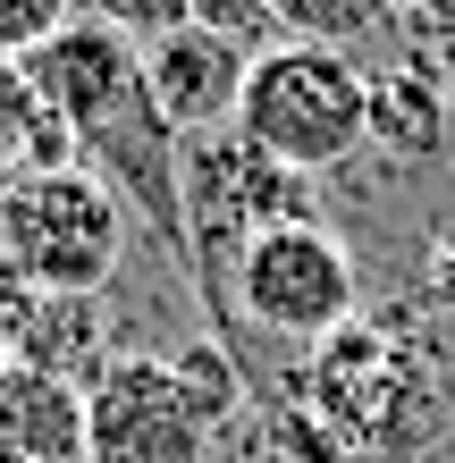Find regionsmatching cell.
Here are the masks:
<instances>
[{"label":"cell","mask_w":455,"mask_h":463,"mask_svg":"<svg viewBox=\"0 0 455 463\" xmlns=\"http://www.w3.org/2000/svg\"><path fill=\"white\" fill-rule=\"evenodd\" d=\"M25 68H34L43 101L68 118L76 160H85V169L152 228L160 253L194 279V228H185V135L160 118V101L144 85V51L127 43V34H110V25L76 17Z\"/></svg>","instance_id":"6da1fadb"},{"label":"cell","mask_w":455,"mask_h":463,"mask_svg":"<svg viewBox=\"0 0 455 463\" xmlns=\"http://www.w3.org/2000/svg\"><path fill=\"white\" fill-rule=\"evenodd\" d=\"M236 135L296 177H329L371 144V68L329 43H261L245 68Z\"/></svg>","instance_id":"7a4b0ae2"},{"label":"cell","mask_w":455,"mask_h":463,"mask_svg":"<svg viewBox=\"0 0 455 463\" xmlns=\"http://www.w3.org/2000/svg\"><path fill=\"white\" fill-rule=\"evenodd\" d=\"M127 244V203L85 160L76 169L0 177V253H9L43 295H101Z\"/></svg>","instance_id":"3957f363"},{"label":"cell","mask_w":455,"mask_h":463,"mask_svg":"<svg viewBox=\"0 0 455 463\" xmlns=\"http://www.w3.org/2000/svg\"><path fill=\"white\" fill-rule=\"evenodd\" d=\"M355 304H363V269L346 236L320 220H279L228 261V320L261 337L329 345L337 329H355Z\"/></svg>","instance_id":"277c9868"},{"label":"cell","mask_w":455,"mask_h":463,"mask_svg":"<svg viewBox=\"0 0 455 463\" xmlns=\"http://www.w3.org/2000/svg\"><path fill=\"white\" fill-rule=\"evenodd\" d=\"M279 220H312L304 211V177L279 169L270 152H253L236 127H211L185 144V228H194V279L203 304L228 320V261L245 253L261 228Z\"/></svg>","instance_id":"5b68a950"},{"label":"cell","mask_w":455,"mask_h":463,"mask_svg":"<svg viewBox=\"0 0 455 463\" xmlns=\"http://www.w3.org/2000/svg\"><path fill=\"white\" fill-rule=\"evenodd\" d=\"M85 463H211V421L185 404L169 354H110L85 388Z\"/></svg>","instance_id":"8992f818"},{"label":"cell","mask_w":455,"mask_h":463,"mask_svg":"<svg viewBox=\"0 0 455 463\" xmlns=\"http://www.w3.org/2000/svg\"><path fill=\"white\" fill-rule=\"evenodd\" d=\"M245 68H253V51L228 43V34H203V25H177V34H160L144 51V85H152L160 118H169L185 144L211 135V127H236Z\"/></svg>","instance_id":"52a82bcc"},{"label":"cell","mask_w":455,"mask_h":463,"mask_svg":"<svg viewBox=\"0 0 455 463\" xmlns=\"http://www.w3.org/2000/svg\"><path fill=\"white\" fill-rule=\"evenodd\" d=\"M0 463H85V388L43 363H0Z\"/></svg>","instance_id":"ba28073f"},{"label":"cell","mask_w":455,"mask_h":463,"mask_svg":"<svg viewBox=\"0 0 455 463\" xmlns=\"http://www.w3.org/2000/svg\"><path fill=\"white\" fill-rule=\"evenodd\" d=\"M371 152H388V160L455 152V101L431 68H380L371 76Z\"/></svg>","instance_id":"9c48e42d"},{"label":"cell","mask_w":455,"mask_h":463,"mask_svg":"<svg viewBox=\"0 0 455 463\" xmlns=\"http://www.w3.org/2000/svg\"><path fill=\"white\" fill-rule=\"evenodd\" d=\"M34 169H76V135L43 101L34 68L0 60V177H34Z\"/></svg>","instance_id":"30bf717a"},{"label":"cell","mask_w":455,"mask_h":463,"mask_svg":"<svg viewBox=\"0 0 455 463\" xmlns=\"http://www.w3.org/2000/svg\"><path fill=\"white\" fill-rule=\"evenodd\" d=\"M169 371H177V388H185V404L220 430V421H236L245 413V363L228 354V337L220 329H203V337H185L177 354H169Z\"/></svg>","instance_id":"8fae6325"},{"label":"cell","mask_w":455,"mask_h":463,"mask_svg":"<svg viewBox=\"0 0 455 463\" xmlns=\"http://www.w3.org/2000/svg\"><path fill=\"white\" fill-rule=\"evenodd\" d=\"M270 25H279V43L355 51V43L380 34V25H396V0H270Z\"/></svg>","instance_id":"7c38bea8"},{"label":"cell","mask_w":455,"mask_h":463,"mask_svg":"<svg viewBox=\"0 0 455 463\" xmlns=\"http://www.w3.org/2000/svg\"><path fill=\"white\" fill-rule=\"evenodd\" d=\"M76 17H85V0H0V60H34Z\"/></svg>","instance_id":"4fadbf2b"},{"label":"cell","mask_w":455,"mask_h":463,"mask_svg":"<svg viewBox=\"0 0 455 463\" xmlns=\"http://www.w3.org/2000/svg\"><path fill=\"white\" fill-rule=\"evenodd\" d=\"M93 25H110V34H127L136 51H152L160 34H177L185 25V0H85Z\"/></svg>","instance_id":"5bb4252c"},{"label":"cell","mask_w":455,"mask_h":463,"mask_svg":"<svg viewBox=\"0 0 455 463\" xmlns=\"http://www.w3.org/2000/svg\"><path fill=\"white\" fill-rule=\"evenodd\" d=\"M185 25H203V34H228L261 51V34H270V0H185Z\"/></svg>","instance_id":"9a60e30c"},{"label":"cell","mask_w":455,"mask_h":463,"mask_svg":"<svg viewBox=\"0 0 455 463\" xmlns=\"http://www.w3.org/2000/svg\"><path fill=\"white\" fill-rule=\"evenodd\" d=\"M34 312H43V287L0 253V345H9V354H17V337H25V320H34Z\"/></svg>","instance_id":"2e32d148"},{"label":"cell","mask_w":455,"mask_h":463,"mask_svg":"<svg viewBox=\"0 0 455 463\" xmlns=\"http://www.w3.org/2000/svg\"><path fill=\"white\" fill-rule=\"evenodd\" d=\"M396 25L422 51H455V0H396Z\"/></svg>","instance_id":"e0dca14e"},{"label":"cell","mask_w":455,"mask_h":463,"mask_svg":"<svg viewBox=\"0 0 455 463\" xmlns=\"http://www.w3.org/2000/svg\"><path fill=\"white\" fill-rule=\"evenodd\" d=\"M431 295H439V304H455V244H439V253H431Z\"/></svg>","instance_id":"ac0fdd59"},{"label":"cell","mask_w":455,"mask_h":463,"mask_svg":"<svg viewBox=\"0 0 455 463\" xmlns=\"http://www.w3.org/2000/svg\"><path fill=\"white\" fill-rule=\"evenodd\" d=\"M447 169H455V152H447Z\"/></svg>","instance_id":"d6986e66"},{"label":"cell","mask_w":455,"mask_h":463,"mask_svg":"<svg viewBox=\"0 0 455 463\" xmlns=\"http://www.w3.org/2000/svg\"><path fill=\"white\" fill-rule=\"evenodd\" d=\"M270 463H279V455H270Z\"/></svg>","instance_id":"ffe728a7"}]
</instances>
